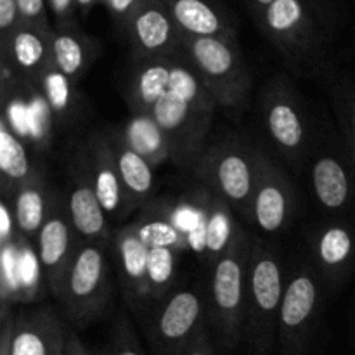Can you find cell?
<instances>
[{
    "label": "cell",
    "mask_w": 355,
    "mask_h": 355,
    "mask_svg": "<svg viewBox=\"0 0 355 355\" xmlns=\"http://www.w3.org/2000/svg\"><path fill=\"white\" fill-rule=\"evenodd\" d=\"M253 238L239 225L231 245L211 266L208 321L225 347L245 338L246 288Z\"/></svg>",
    "instance_id": "cell-1"
},
{
    "label": "cell",
    "mask_w": 355,
    "mask_h": 355,
    "mask_svg": "<svg viewBox=\"0 0 355 355\" xmlns=\"http://www.w3.org/2000/svg\"><path fill=\"white\" fill-rule=\"evenodd\" d=\"M286 272L266 243L253 238L245 311V342L253 355H272L277 345V319L283 304Z\"/></svg>",
    "instance_id": "cell-2"
},
{
    "label": "cell",
    "mask_w": 355,
    "mask_h": 355,
    "mask_svg": "<svg viewBox=\"0 0 355 355\" xmlns=\"http://www.w3.org/2000/svg\"><path fill=\"white\" fill-rule=\"evenodd\" d=\"M259 156V148L243 139L229 137L207 146L193 170L207 191L224 201L243 220L250 222Z\"/></svg>",
    "instance_id": "cell-3"
},
{
    "label": "cell",
    "mask_w": 355,
    "mask_h": 355,
    "mask_svg": "<svg viewBox=\"0 0 355 355\" xmlns=\"http://www.w3.org/2000/svg\"><path fill=\"white\" fill-rule=\"evenodd\" d=\"M182 51L218 106L245 110L252 90V73L238 38L182 35Z\"/></svg>",
    "instance_id": "cell-4"
},
{
    "label": "cell",
    "mask_w": 355,
    "mask_h": 355,
    "mask_svg": "<svg viewBox=\"0 0 355 355\" xmlns=\"http://www.w3.org/2000/svg\"><path fill=\"white\" fill-rule=\"evenodd\" d=\"M111 295L107 245L82 241L58 297L66 319L76 328H87L106 312Z\"/></svg>",
    "instance_id": "cell-5"
},
{
    "label": "cell",
    "mask_w": 355,
    "mask_h": 355,
    "mask_svg": "<svg viewBox=\"0 0 355 355\" xmlns=\"http://www.w3.org/2000/svg\"><path fill=\"white\" fill-rule=\"evenodd\" d=\"M322 283L312 262H300L286 277L277 319L279 355H305L322 302Z\"/></svg>",
    "instance_id": "cell-6"
},
{
    "label": "cell",
    "mask_w": 355,
    "mask_h": 355,
    "mask_svg": "<svg viewBox=\"0 0 355 355\" xmlns=\"http://www.w3.org/2000/svg\"><path fill=\"white\" fill-rule=\"evenodd\" d=\"M217 101H191L166 92L153 106L151 116L162 127L172 149V162L184 168H194L207 148V137L214 120Z\"/></svg>",
    "instance_id": "cell-7"
},
{
    "label": "cell",
    "mask_w": 355,
    "mask_h": 355,
    "mask_svg": "<svg viewBox=\"0 0 355 355\" xmlns=\"http://www.w3.org/2000/svg\"><path fill=\"white\" fill-rule=\"evenodd\" d=\"M208 304L198 288L173 290L148 311L146 335L155 355H180L205 331Z\"/></svg>",
    "instance_id": "cell-8"
},
{
    "label": "cell",
    "mask_w": 355,
    "mask_h": 355,
    "mask_svg": "<svg viewBox=\"0 0 355 355\" xmlns=\"http://www.w3.org/2000/svg\"><path fill=\"white\" fill-rule=\"evenodd\" d=\"M260 118L274 148L288 162H300L311 148V121L300 96L286 76H274L262 90Z\"/></svg>",
    "instance_id": "cell-9"
},
{
    "label": "cell",
    "mask_w": 355,
    "mask_h": 355,
    "mask_svg": "<svg viewBox=\"0 0 355 355\" xmlns=\"http://www.w3.org/2000/svg\"><path fill=\"white\" fill-rule=\"evenodd\" d=\"M82 239L73 225L66 196L55 191L49 217L37 236V257L49 290L59 297Z\"/></svg>",
    "instance_id": "cell-10"
},
{
    "label": "cell",
    "mask_w": 355,
    "mask_h": 355,
    "mask_svg": "<svg viewBox=\"0 0 355 355\" xmlns=\"http://www.w3.org/2000/svg\"><path fill=\"white\" fill-rule=\"evenodd\" d=\"M257 23L266 37L291 59H304L319 44L318 23L307 0H274Z\"/></svg>",
    "instance_id": "cell-11"
},
{
    "label": "cell",
    "mask_w": 355,
    "mask_h": 355,
    "mask_svg": "<svg viewBox=\"0 0 355 355\" xmlns=\"http://www.w3.org/2000/svg\"><path fill=\"white\" fill-rule=\"evenodd\" d=\"M297 196L290 179L266 153L259 156V177L250 208V222L262 234H279L293 220Z\"/></svg>",
    "instance_id": "cell-12"
},
{
    "label": "cell",
    "mask_w": 355,
    "mask_h": 355,
    "mask_svg": "<svg viewBox=\"0 0 355 355\" xmlns=\"http://www.w3.org/2000/svg\"><path fill=\"white\" fill-rule=\"evenodd\" d=\"M134 61L170 58L182 52V33L163 0H141L125 26Z\"/></svg>",
    "instance_id": "cell-13"
},
{
    "label": "cell",
    "mask_w": 355,
    "mask_h": 355,
    "mask_svg": "<svg viewBox=\"0 0 355 355\" xmlns=\"http://www.w3.org/2000/svg\"><path fill=\"white\" fill-rule=\"evenodd\" d=\"M80 153L110 222L127 218L135 207L118 173L106 130L90 132L85 142L80 146Z\"/></svg>",
    "instance_id": "cell-14"
},
{
    "label": "cell",
    "mask_w": 355,
    "mask_h": 355,
    "mask_svg": "<svg viewBox=\"0 0 355 355\" xmlns=\"http://www.w3.org/2000/svg\"><path fill=\"white\" fill-rule=\"evenodd\" d=\"M64 196L69 217H71L80 239L110 246L111 239H113L110 218L104 214L96 187L87 172L80 148L76 149L71 163L68 165V193Z\"/></svg>",
    "instance_id": "cell-15"
},
{
    "label": "cell",
    "mask_w": 355,
    "mask_h": 355,
    "mask_svg": "<svg viewBox=\"0 0 355 355\" xmlns=\"http://www.w3.org/2000/svg\"><path fill=\"white\" fill-rule=\"evenodd\" d=\"M113 246L118 260L121 291L134 314L149 311L148 302V260L149 246L142 241L134 224L113 232Z\"/></svg>",
    "instance_id": "cell-16"
},
{
    "label": "cell",
    "mask_w": 355,
    "mask_h": 355,
    "mask_svg": "<svg viewBox=\"0 0 355 355\" xmlns=\"http://www.w3.org/2000/svg\"><path fill=\"white\" fill-rule=\"evenodd\" d=\"M68 331L51 307L23 312L14 319L10 355H66Z\"/></svg>",
    "instance_id": "cell-17"
},
{
    "label": "cell",
    "mask_w": 355,
    "mask_h": 355,
    "mask_svg": "<svg viewBox=\"0 0 355 355\" xmlns=\"http://www.w3.org/2000/svg\"><path fill=\"white\" fill-rule=\"evenodd\" d=\"M311 259L322 283L335 286L355 260V231L345 224L319 225L311 236Z\"/></svg>",
    "instance_id": "cell-18"
},
{
    "label": "cell",
    "mask_w": 355,
    "mask_h": 355,
    "mask_svg": "<svg viewBox=\"0 0 355 355\" xmlns=\"http://www.w3.org/2000/svg\"><path fill=\"white\" fill-rule=\"evenodd\" d=\"M51 30L19 23L9 37L0 40V64L33 82L51 64Z\"/></svg>",
    "instance_id": "cell-19"
},
{
    "label": "cell",
    "mask_w": 355,
    "mask_h": 355,
    "mask_svg": "<svg viewBox=\"0 0 355 355\" xmlns=\"http://www.w3.org/2000/svg\"><path fill=\"white\" fill-rule=\"evenodd\" d=\"M99 51L96 38L87 35L75 19L52 24L51 62L75 85L89 71Z\"/></svg>",
    "instance_id": "cell-20"
},
{
    "label": "cell",
    "mask_w": 355,
    "mask_h": 355,
    "mask_svg": "<svg viewBox=\"0 0 355 355\" xmlns=\"http://www.w3.org/2000/svg\"><path fill=\"white\" fill-rule=\"evenodd\" d=\"M186 37L236 38V21L220 0H163Z\"/></svg>",
    "instance_id": "cell-21"
},
{
    "label": "cell",
    "mask_w": 355,
    "mask_h": 355,
    "mask_svg": "<svg viewBox=\"0 0 355 355\" xmlns=\"http://www.w3.org/2000/svg\"><path fill=\"white\" fill-rule=\"evenodd\" d=\"M314 198L329 214L345 211L355 196V173L331 153L315 156L311 166Z\"/></svg>",
    "instance_id": "cell-22"
},
{
    "label": "cell",
    "mask_w": 355,
    "mask_h": 355,
    "mask_svg": "<svg viewBox=\"0 0 355 355\" xmlns=\"http://www.w3.org/2000/svg\"><path fill=\"white\" fill-rule=\"evenodd\" d=\"M110 141L111 153L116 162L118 173L135 208L144 207L155 193V166L135 153L123 139L120 128H104Z\"/></svg>",
    "instance_id": "cell-23"
},
{
    "label": "cell",
    "mask_w": 355,
    "mask_h": 355,
    "mask_svg": "<svg viewBox=\"0 0 355 355\" xmlns=\"http://www.w3.org/2000/svg\"><path fill=\"white\" fill-rule=\"evenodd\" d=\"M55 191L51 189L45 172L37 173L33 179L24 182L16 193L7 200L12 205L16 217L17 232L26 241H37L40 229L44 227L49 217Z\"/></svg>",
    "instance_id": "cell-24"
},
{
    "label": "cell",
    "mask_w": 355,
    "mask_h": 355,
    "mask_svg": "<svg viewBox=\"0 0 355 355\" xmlns=\"http://www.w3.org/2000/svg\"><path fill=\"white\" fill-rule=\"evenodd\" d=\"M44 172L33 159L26 142L16 134L7 114L0 118V177L2 196L10 198L24 182Z\"/></svg>",
    "instance_id": "cell-25"
},
{
    "label": "cell",
    "mask_w": 355,
    "mask_h": 355,
    "mask_svg": "<svg viewBox=\"0 0 355 355\" xmlns=\"http://www.w3.org/2000/svg\"><path fill=\"white\" fill-rule=\"evenodd\" d=\"M173 59L175 55L134 61V71L127 90V101L132 113H151L153 106L168 92Z\"/></svg>",
    "instance_id": "cell-26"
},
{
    "label": "cell",
    "mask_w": 355,
    "mask_h": 355,
    "mask_svg": "<svg viewBox=\"0 0 355 355\" xmlns=\"http://www.w3.org/2000/svg\"><path fill=\"white\" fill-rule=\"evenodd\" d=\"M210 193V191H207ZM231 208L210 193V203L208 196L201 200V222L200 227L203 232V252L210 267L215 260L227 250L238 231L239 224L232 220Z\"/></svg>",
    "instance_id": "cell-27"
},
{
    "label": "cell",
    "mask_w": 355,
    "mask_h": 355,
    "mask_svg": "<svg viewBox=\"0 0 355 355\" xmlns=\"http://www.w3.org/2000/svg\"><path fill=\"white\" fill-rule=\"evenodd\" d=\"M120 130L127 144L142 158L148 159L155 168L165 162H172L168 139L149 113H132Z\"/></svg>",
    "instance_id": "cell-28"
},
{
    "label": "cell",
    "mask_w": 355,
    "mask_h": 355,
    "mask_svg": "<svg viewBox=\"0 0 355 355\" xmlns=\"http://www.w3.org/2000/svg\"><path fill=\"white\" fill-rule=\"evenodd\" d=\"M132 224L149 248L166 246L180 253L187 248V234L166 207L158 203L148 205L144 208V214L137 218V222H132Z\"/></svg>",
    "instance_id": "cell-29"
},
{
    "label": "cell",
    "mask_w": 355,
    "mask_h": 355,
    "mask_svg": "<svg viewBox=\"0 0 355 355\" xmlns=\"http://www.w3.org/2000/svg\"><path fill=\"white\" fill-rule=\"evenodd\" d=\"M31 83L37 87L45 106L55 118L71 116L76 101H78L76 85L68 76L62 75L52 62L45 66L40 75Z\"/></svg>",
    "instance_id": "cell-30"
},
{
    "label": "cell",
    "mask_w": 355,
    "mask_h": 355,
    "mask_svg": "<svg viewBox=\"0 0 355 355\" xmlns=\"http://www.w3.org/2000/svg\"><path fill=\"white\" fill-rule=\"evenodd\" d=\"M180 252L166 246L149 248L148 260V302L149 309L173 291Z\"/></svg>",
    "instance_id": "cell-31"
},
{
    "label": "cell",
    "mask_w": 355,
    "mask_h": 355,
    "mask_svg": "<svg viewBox=\"0 0 355 355\" xmlns=\"http://www.w3.org/2000/svg\"><path fill=\"white\" fill-rule=\"evenodd\" d=\"M96 355H144L134 331V326L123 312L118 314L107 347L101 352H96Z\"/></svg>",
    "instance_id": "cell-32"
},
{
    "label": "cell",
    "mask_w": 355,
    "mask_h": 355,
    "mask_svg": "<svg viewBox=\"0 0 355 355\" xmlns=\"http://www.w3.org/2000/svg\"><path fill=\"white\" fill-rule=\"evenodd\" d=\"M338 114L342 121V130L345 135L347 148H349L350 159H352V170L355 173V89L345 90L340 96Z\"/></svg>",
    "instance_id": "cell-33"
},
{
    "label": "cell",
    "mask_w": 355,
    "mask_h": 355,
    "mask_svg": "<svg viewBox=\"0 0 355 355\" xmlns=\"http://www.w3.org/2000/svg\"><path fill=\"white\" fill-rule=\"evenodd\" d=\"M47 6L49 0H17L21 23L51 30L52 24L49 23Z\"/></svg>",
    "instance_id": "cell-34"
},
{
    "label": "cell",
    "mask_w": 355,
    "mask_h": 355,
    "mask_svg": "<svg viewBox=\"0 0 355 355\" xmlns=\"http://www.w3.org/2000/svg\"><path fill=\"white\" fill-rule=\"evenodd\" d=\"M17 238H19V232H17L12 205L7 198L2 196V200H0V246L9 245V243L16 241Z\"/></svg>",
    "instance_id": "cell-35"
},
{
    "label": "cell",
    "mask_w": 355,
    "mask_h": 355,
    "mask_svg": "<svg viewBox=\"0 0 355 355\" xmlns=\"http://www.w3.org/2000/svg\"><path fill=\"white\" fill-rule=\"evenodd\" d=\"M21 23L17 0H0V40L9 37Z\"/></svg>",
    "instance_id": "cell-36"
},
{
    "label": "cell",
    "mask_w": 355,
    "mask_h": 355,
    "mask_svg": "<svg viewBox=\"0 0 355 355\" xmlns=\"http://www.w3.org/2000/svg\"><path fill=\"white\" fill-rule=\"evenodd\" d=\"M139 2H141V0H103L104 7L107 9L110 16L113 17L114 23L120 28H123V30Z\"/></svg>",
    "instance_id": "cell-37"
},
{
    "label": "cell",
    "mask_w": 355,
    "mask_h": 355,
    "mask_svg": "<svg viewBox=\"0 0 355 355\" xmlns=\"http://www.w3.org/2000/svg\"><path fill=\"white\" fill-rule=\"evenodd\" d=\"M14 319H16V315L10 312V305L2 304V312H0V355H10Z\"/></svg>",
    "instance_id": "cell-38"
},
{
    "label": "cell",
    "mask_w": 355,
    "mask_h": 355,
    "mask_svg": "<svg viewBox=\"0 0 355 355\" xmlns=\"http://www.w3.org/2000/svg\"><path fill=\"white\" fill-rule=\"evenodd\" d=\"M180 355H215V349H214V343H211L210 335L208 331H201L186 349L182 350Z\"/></svg>",
    "instance_id": "cell-39"
},
{
    "label": "cell",
    "mask_w": 355,
    "mask_h": 355,
    "mask_svg": "<svg viewBox=\"0 0 355 355\" xmlns=\"http://www.w3.org/2000/svg\"><path fill=\"white\" fill-rule=\"evenodd\" d=\"M52 12L55 16V23L59 21H73V12L76 10L75 0H49Z\"/></svg>",
    "instance_id": "cell-40"
},
{
    "label": "cell",
    "mask_w": 355,
    "mask_h": 355,
    "mask_svg": "<svg viewBox=\"0 0 355 355\" xmlns=\"http://www.w3.org/2000/svg\"><path fill=\"white\" fill-rule=\"evenodd\" d=\"M66 355H96V352L87 349L83 345L82 340L78 338V335L73 331H68V342H66Z\"/></svg>",
    "instance_id": "cell-41"
},
{
    "label": "cell",
    "mask_w": 355,
    "mask_h": 355,
    "mask_svg": "<svg viewBox=\"0 0 355 355\" xmlns=\"http://www.w3.org/2000/svg\"><path fill=\"white\" fill-rule=\"evenodd\" d=\"M246 6H248L250 12L253 14L255 21H259L262 17V14L266 12L267 7L274 2V0H245Z\"/></svg>",
    "instance_id": "cell-42"
},
{
    "label": "cell",
    "mask_w": 355,
    "mask_h": 355,
    "mask_svg": "<svg viewBox=\"0 0 355 355\" xmlns=\"http://www.w3.org/2000/svg\"><path fill=\"white\" fill-rule=\"evenodd\" d=\"M97 3H103V0H75L76 12H80L82 16H87Z\"/></svg>",
    "instance_id": "cell-43"
}]
</instances>
